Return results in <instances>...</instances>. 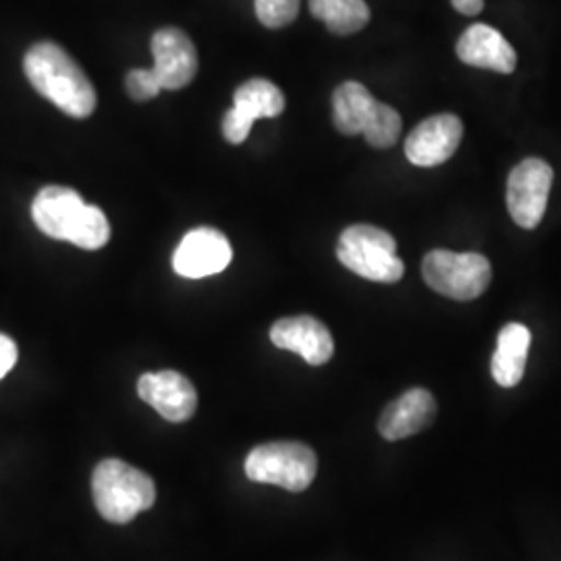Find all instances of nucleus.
Instances as JSON below:
<instances>
[{"label":"nucleus","instance_id":"0eeeda50","mask_svg":"<svg viewBox=\"0 0 561 561\" xmlns=\"http://www.w3.org/2000/svg\"><path fill=\"white\" fill-rule=\"evenodd\" d=\"M285 111V96L273 81H245L233 94V108L222 119V136L229 144H243L254 121L273 119Z\"/></svg>","mask_w":561,"mask_h":561},{"label":"nucleus","instance_id":"4468645a","mask_svg":"<svg viewBox=\"0 0 561 561\" xmlns=\"http://www.w3.org/2000/svg\"><path fill=\"white\" fill-rule=\"evenodd\" d=\"M456 53L461 62L495 73H512L518 65V55L512 44L486 23L470 25L456 44Z\"/></svg>","mask_w":561,"mask_h":561},{"label":"nucleus","instance_id":"f3484780","mask_svg":"<svg viewBox=\"0 0 561 561\" xmlns=\"http://www.w3.org/2000/svg\"><path fill=\"white\" fill-rule=\"evenodd\" d=\"M381 102L358 81H345L333 92V123L343 136H362Z\"/></svg>","mask_w":561,"mask_h":561},{"label":"nucleus","instance_id":"dca6fc26","mask_svg":"<svg viewBox=\"0 0 561 561\" xmlns=\"http://www.w3.org/2000/svg\"><path fill=\"white\" fill-rule=\"evenodd\" d=\"M533 335L520 322L505 324L497 335V350L491 362L493 379L502 387H516L524 377Z\"/></svg>","mask_w":561,"mask_h":561},{"label":"nucleus","instance_id":"a211bd4d","mask_svg":"<svg viewBox=\"0 0 561 561\" xmlns=\"http://www.w3.org/2000/svg\"><path fill=\"white\" fill-rule=\"evenodd\" d=\"M312 18L324 21L335 36H352L370 21L364 0H308Z\"/></svg>","mask_w":561,"mask_h":561},{"label":"nucleus","instance_id":"1a4fd4ad","mask_svg":"<svg viewBox=\"0 0 561 561\" xmlns=\"http://www.w3.org/2000/svg\"><path fill=\"white\" fill-rule=\"evenodd\" d=\"M231 259V243L221 231L198 227L181 240L173 254V268L185 279H204L222 273Z\"/></svg>","mask_w":561,"mask_h":561},{"label":"nucleus","instance_id":"4be33fe9","mask_svg":"<svg viewBox=\"0 0 561 561\" xmlns=\"http://www.w3.org/2000/svg\"><path fill=\"white\" fill-rule=\"evenodd\" d=\"M18 343L0 333V379L18 364Z\"/></svg>","mask_w":561,"mask_h":561},{"label":"nucleus","instance_id":"9d476101","mask_svg":"<svg viewBox=\"0 0 561 561\" xmlns=\"http://www.w3.org/2000/svg\"><path fill=\"white\" fill-rule=\"evenodd\" d=\"M154 76L162 90H181L198 73V53L194 42L178 27H162L152 36Z\"/></svg>","mask_w":561,"mask_h":561},{"label":"nucleus","instance_id":"7ed1b4c3","mask_svg":"<svg viewBox=\"0 0 561 561\" xmlns=\"http://www.w3.org/2000/svg\"><path fill=\"white\" fill-rule=\"evenodd\" d=\"M337 259L362 279L398 283L405 266L391 233L375 225H352L341 233Z\"/></svg>","mask_w":561,"mask_h":561},{"label":"nucleus","instance_id":"f03ea898","mask_svg":"<svg viewBox=\"0 0 561 561\" xmlns=\"http://www.w3.org/2000/svg\"><path fill=\"white\" fill-rule=\"evenodd\" d=\"M94 505L104 520L127 524L157 502L154 481L121 460H104L92 477Z\"/></svg>","mask_w":561,"mask_h":561},{"label":"nucleus","instance_id":"ddd939ff","mask_svg":"<svg viewBox=\"0 0 561 561\" xmlns=\"http://www.w3.org/2000/svg\"><path fill=\"white\" fill-rule=\"evenodd\" d=\"M271 341L279 347L301 356L310 366H322L333 358L335 341L329 329L314 317L280 319L271 329Z\"/></svg>","mask_w":561,"mask_h":561},{"label":"nucleus","instance_id":"412c9836","mask_svg":"<svg viewBox=\"0 0 561 561\" xmlns=\"http://www.w3.org/2000/svg\"><path fill=\"white\" fill-rule=\"evenodd\" d=\"M125 85H127V94L138 102L152 101L161 94L162 90L161 81L157 80L152 69L129 71Z\"/></svg>","mask_w":561,"mask_h":561},{"label":"nucleus","instance_id":"20e7f679","mask_svg":"<svg viewBox=\"0 0 561 561\" xmlns=\"http://www.w3.org/2000/svg\"><path fill=\"white\" fill-rule=\"evenodd\" d=\"M319 470L317 454L298 442L264 443L245 458V474L254 482L277 484L285 491H306Z\"/></svg>","mask_w":561,"mask_h":561},{"label":"nucleus","instance_id":"6e6552de","mask_svg":"<svg viewBox=\"0 0 561 561\" xmlns=\"http://www.w3.org/2000/svg\"><path fill=\"white\" fill-rule=\"evenodd\" d=\"M90 204L81 201L71 187L48 185L42 187L32 204V219L44 236L53 240L73 243L80 233L81 222L88 215Z\"/></svg>","mask_w":561,"mask_h":561},{"label":"nucleus","instance_id":"6ab92c4d","mask_svg":"<svg viewBox=\"0 0 561 561\" xmlns=\"http://www.w3.org/2000/svg\"><path fill=\"white\" fill-rule=\"evenodd\" d=\"M401 117L400 113L389 106V104H379L375 117L370 121L368 129L362 134L364 140L368 141L373 148H391L396 141L400 140Z\"/></svg>","mask_w":561,"mask_h":561},{"label":"nucleus","instance_id":"39448f33","mask_svg":"<svg viewBox=\"0 0 561 561\" xmlns=\"http://www.w3.org/2000/svg\"><path fill=\"white\" fill-rule=\"evenodd\" d=\"M426 285L451 300H477L491 285V262L477 252L433 250L422 261Z\"/></svg>","mask_w":561,"mask_h":561},{"label":"nucleus","instance_id":"5701e85b","mask_svg":"<svg viewBox=\"0 0 561 561\" xmlns=\"http://www.w3.org/2000/svg\"><path fill=\"white\" fill-rule=\"evenodd\" d=\"M454 9L461 13V15H468V18H474L479 15L484 7V0H451Z\"/></svg>","mask_w":561,"mask_h":561},{"label":"nucleus","instance_id":"423d86ee","mask_svg":"<svg viewBox=\"0 0 561 561\" xmlns=\"http://www.w3.org/2000/svg\"><path fill=\"white\" fill-rule=\"evenodd\" d=\"M551 185L553 169L541 159H526L512 169L507 180V210L522 229H537L541 225Z\"/></svg>","mask_w":561,"mask_h":561},{"label":"nucleus","instance_id":"9b49d317","mask_svg":"<svg viewBox=\"0 0 561 561\" xmlns=\"http://www.w3.org/2000/svg\"><path fill=\"white\" fill-rule=\"evenodd\" d=\"M463 136L460 117L442 113L422 121L405 140V157L416 167H437L449 161Z\"/></svg>","mask_w":561,"mask_h":561},{"label":"nucleus","instance_id":"2eb2a0df","mask_svg":"<svg viewBox=\"0 0 561 561\" xmlns=\"http://www.w3.org/2000/svg\"><path fill=\"white\" fill-rule=\"evenodd\" d=\"M437 416V401L426 389H410L382 410L379 433L387 442L408 439L424 431Z\"/></svg>","mask_w":561,"mask_h":561},{"label":"nucleus","instance_id":"f257e3e1","mask_svg":"<svg viewBox=\"0 0 561 561\" xmlns=\"http://www.w3.org/2000/svg\"><path fill=\"white\" fill-rule=\"evenodd\" d=\"M23 71L36 92L53 102L65 115L85 119L94 113L96 90L92 81L59 44H34L23 59Z\"/></svg>","mask_w":561,"mask_h":561},{"label":"nucleus","instance_id":"f8f14e48","mask_svg":"<svg viewBox=\"0 0 561 561\" xmlns=\"http://www.w3.org/2000/svg\"><path fill=\"white\" fill-rule=\"evenodd\" d=\"M138 396L169 422L190 421L198 408V393L194 385L175 370L141 375Z\"/></svg>","mask_w":561,"mask_h":561},{"label":"nucleus","instance_id":"aec40b11","mask_svg":"<svg viewBox=\"0 0 561 561\" xmlns=\"http://www.w3.org/2000/svg\"><path fill=\"white\" fill-rule=\"evenodd\" d=\"M256 18L268 30H280L298 20L300 0H254Z\"/></svg>","mask_w":561,"mask_h":561}]
</instances>
